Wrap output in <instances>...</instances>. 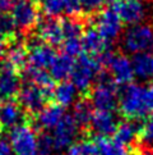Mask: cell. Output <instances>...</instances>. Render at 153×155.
Listing matches in <instances>:
<instances>
[{
    "instance_id": "3",
    "label": "cell",
    "mask_w": 153,
    "mask_h": 155,
    "mask_svg": "<svg viewBox=\"0 0 153 155\" xmlns=\"http://www.w3.org/2000/svg\"><path fill=\"white\" fill-rule=\"evenodd\" d=\"M98 63L101 67L108 69L114 82L120 85H129L134 78L133 63L125 54H110L105 53L98 57Z\"/></svg>"
},
{
    "instance_id": "13",
    "label": "cell",
    "mask_w": 153,
    "mask_h": 155,
    "mask_svg": "<svg viewBox=\"0 0 153 155\" xmlns=\"http://www.w3.org/2000/svg\"><path fill=\"white\" fill-rule=\"evenodd\" d=\"M112 9L123 23L129 26L139 25L147 14L145 7L138 0H116Z\"/></svg>"
},
{
    "instance_id": "9",
    "label": "cell",
    "mask_w": 153,
    "mask_h": 155,
    "mask_svg": "<svg viewBox=\"0 0 153 155\" xmlns=\"http://www.w3.org/2000/svg\"><path fill=\"white\" fill-rule=\"evenodd\" d=\"M30 115L27 114L17 101L0 103V130L10 132L23 123H30Z\"/></svg>"
},
{
    "instance_id": "19",
    "label": "cell",
    "mask_w": 153,
    "mask_h": 155,
    "mask_svg": "<svg viewBox=\"0 0 153 155\" xmlns=\"http://www.w3.org/2000/svg\"><path fill=\"white\" fill-rule=\"evenodd\" d=\"M82 45H83V50L87 51L88 55H100L107 53L108 42L97 32L96 28L87 30L83 36H82Z\"/></svg>"
},
{
    "instance_id": "12",
    "label": "cell",
    "mask_w": 153,
    "mask_h": 155,
    "mask_svg": "<svg viewBox=\"0 0 153 155\" xmlns=\"http://www.w3.org/2000/svg\"><path fill=\"white\" fill-rule=\"evenodd\" d=\"M79 134V126L76 124L73 115L65 114L64 118L59 122V124L54 128V145L55 150H63V149L70 147L73 141Z\"/></svg>"
},
{
    "instance_id": "20",
    "label": "cell",
    "mask_w": 153,
    "mask_h": 155,
    "mask_svg": "<svg viewBox=\"0 0 153 155\" xmlns=\"http://www.w3.org/2000/svg\"><path fill=\"white\" fill-rule=\"evenodd\" d=\"M42 9L50 17H56L60 14L73 15L80 13L76 0H42Z\"/></svg>"
},
{
    "instance_id": "31",
    "label": "cell",
    "mask_w": 153,
    "mask_h": 155,
    "mask_svg": "<svg viewBox=\"0 0 153 155\" xmlns=\"http://www.w3.org/2000/svg\"><path fill=\"white\" fill-rule=\"evenodd\" d=\"M37 147H38V153L41 155H50L55 150L52 136L48 135L47 132H41L37 136Z\"/></svg>"
},
{
    "instance_id": "14",
    "label": "cell",
    "mask_w": 153,
    "mask_h": 155,
    "mask_svg": "<svg viewBox=\"0 0 153 155\" xmlns=\"http://www.w3.org/2000/svg\"><path fill=\"white\" fill-rule=\"evenodd\" d=\"M12 18L17 27L28 30L38 22L40 14H38V10L32 2L20 0L12 9Z\"/></svg>"
},
{
    "instance_id": "39",
    "label": "cell",
    "mask_w": 153,
    "mask_h": 155,
    "mask_svg": "<svg viewBox=\"0 0 153 155\" xmlns=\"http://www.w3.org/2000/svg\"><path fill=\"white\" fill-rule=\"evenodd\" d=\"M138 2H140V0H138Z\"/></svg>"
},
{
    "instance_id": "8",
    "label": "cell",
    "mask_w": 153,
    "mask_h": 155,
    "mask_svg": "<svg viewBox=\"0 0 153 155\" xmlns=\"http://www.w3.org/2000/svg\"><path fill=\"white\" fill-rule=\"evenodd\" d=\"M20 87L19 72L9 62L0 63V103L17 100Z\"/></svg>"
},
{
    "instance_id": "29",
    "label": "cell",
    "mask_w": 153,
    "mask_h": 155,
    "mask_svg": "<svg viewBox=\"0 0 153 155\" xmlns=\"http://www.w3.org/2000/svg\"><path fill=\"white\" fill-rule=\"evenodd\" d=\"M139 141L142 143V146L145 149L153 147V113L149 115V118L144 122V124L140 127Z\"/></svg>"
},
{
    "instance_id": "28",
    "label": "cell",
    "mask_w": 153,
    "mask_h": 155,
    "mask_svg": "<svg viewBox=\"0 0 153 155\" xmlns=\"http://www.w3.org/2000/svg\"><path fill=\"white\" fill-rule=\"evenodd\" d=\"M67 155H98L95 141L82 140L68 147Z\"/></svg>"
},
{
    "instance_id": "24",
    "label": "cell",
    "mask_w": 153,
    "mask_h": 155,
    "mask_svg": "<svg viewBox=\"0 0 153 155\" xmlns=\"http://www.w3.org/2000/svg\"><path fill=\"white\" fill-rule=\"evenodd\" d=\"M93 113V107H92L88 99H80L74 105L73 118L75 119L76 124L79 126V128H82V127L84 128V127L89 126Z\"/></svg>"
},
{
    "instance_id": "17",
    "label": "cell",
    "mask_w": 153,
    "mask_h": 155,
    "mask_svg": "<svg viewBox=\"0 0 153 155\" xmlns=\"http://www.w3.org/2000/svg\"><path fill=\"white\" fill-rule=\"evenodd\" d=\"M28 63L30 65L35 68L40 69H46L50 68L52 64L54 59L56 57V53L54 51V49L50 45L43 44V41L36 44V45L28 46Z\"/></svg>"
},
{
    "instance_id": "36",
    "label": "cell",
    "mask_w": 153,
    "mask_h": 155,
    "mask_svg": "<svg viewBox=\"0 0 153 155\" xmlns=\"http://www.w3.org/2000/svg\"><path fill=\"white\" fill-rule=\"evenodd\" d=\"M4 53H5V45H4V42L0 40V59L4 57Z\"/></svg>"
},
{
    "instance_id": "2",
    "label": "cell",
    "mask_w": 153,
    "mask_h": 155,
    "mask_svg": "<svg viewBox=\"0 0 153 155\" xmlns=\"http://www.w3.org/2000/svg\"><path fill=\"white\" fill-rule=\"evenodd\" d=\"M101 65L98 60L88 54H82L74 63L72 72V84L79 92H87L92 87V84L100 73Z\"/></svg>"
},
{
    "instance_id": "5",
    "label": "cell",
    "mask_w": 153,
    "mask_h": 155,
    "mask_svg": "<svg viewBox=\"0 0 153 155\" xmlns=\"http://www.w3.org/2000/svg\"><path fill=\"white\" fill-rule=\"evenodd\" d=\"M89 101L96 110L112 112L119 104V94L114 81L107 76H103V78L92 88Z\"/></svg>"
},
{
    "instance_id": "22",
    "label": "cell",
    "mask_w": 153,
    "mask_h": 155,
    "mask_svg": "<svg viewBox=\"0 0 153 155\" xmlns=\"http://www.w3.org/2000/svg\"><path fill=\"white\" fill-rule=\"evenodd\" d=\"M139 131H140V127L134 120L126 119L124 122H120L117 124L114 140L124 146L130 145V143H133L139 137Z\"/></svg>"
},
{
    "instance_id": "37",
    "label": "cell",
    "mask_w": 153,
    "mask_h": 155,
    "mask_svg": "<svg viewBox=\"0 0 153 155\" xmlns=\"http://www.w3.org/2000/svg\"><path fill=\"white\" fill-rule=\"evenodd\" d=\"M105 2H110V3H112V2H114V3H115L116 0H105Z\"/></svg>"
},
{
    "instance_id": "10",
    "label": "cell",
    "mask_w": 153,
    "mask_h": 155,
    "mask_svg": "<svg viewBox=\"0 0 153 155\" xmlns=\"http://www.w3.org/2000/svg\"><path fill=\"white\" fill-rule=\"evenodd\" d=\"M123 25L121 19L112 8L102 10L96 18V30L108 44L115 41L121 35Z\"/></svg>"
},
{
    "instance_id": "25",
    "label": "cell",
    "mask_w": 153,
    "mask_h": 155,
    "mask_svg": "<svg viewBox=\"0 0 153 155\" xmlns=\"http://www.w3.org/2000/svg\"><path fill=\"white\" fill-rule=\"evenodd\" d=\"M98 155H129L126 147L108 137H97L95 140Z\"/></svg>"
},
{
    "instance_id": "16",
    "label": "cell",
    "mask_w": 153,
    "mask_h": 155,
    "mask_svg": "<svg viewBox=\"0 0 153 155\" xmlns=\"http://www.w3.org/2000/svg\"><path fill=\"white\" fill-rule=\"evenodd\" d=\"M38 31L41 40L47 42L50 46H60L64 42V34L60 21L54 17H48L38 21Z\"/></svg>"
},
{
    "instance_id": "11",
    "label": "cell",
    "mask_w": 153,
    "mask_h": 155,
    "mask_svg": "<svg viewBox=\"0 0 153 155\" xmlns=\"http://www.w3.org/2000/svg\"><path fill=\"white\" fill-rule=\"evenodd\" d=\"M65 115V108L60 105L51 103L46 105L45 108L35 117L30 118V124L33 127V130L45 132L47 130H54L59 124V122L64 118Z\"/></svg>"
},
{
    "instance_id": "30",
    "label": "cell",
    "mask_w": 153,
    "mask_h": 155,
    "mask_svg": "<svg viewBox=\"0 0 153 155\" xmlns=\"http://www.w3.org/2000/svg\"><path fill=\"white\" fill-rule=\"evenodd\" d=\"M15 23L12 18V15L7 13L0 14V40H8L12 37L15 32Z\"/></svg>"
},
{
    "instance_id": "33",
    "label": "cell",
    "mask_w": 153,
    "mask_h": 155,
    "mask_svg": "<svg viewBox=\"0 0 153 155\" xmlns=\"http://www.w3.org/2000/svg\"><path fill=\"white\" fill-rule=\"evenodd\" d=\"M76 3L79 5L80 12H83L86 14H92L98 12L102 8L105 0H76Z\"/></svg>"
},
{
    "instance_id": "41",
    "label": "cell",
    "mask_w": 153,
    "mask_h": 155,
    "mask_svg": "<svg viewBox=\"0 0 153 155\" xmlns=\"http://www.w3.org/2000/svg\"><path fill=\"white\" fill-rule=\"evenodd\" d=\"M19 2H20V0H19Z\"/></svg>"
},
{
    "instance_id": "34",
    "label": "cell",
    "mask_w": 153,
    "mask_h": 155,
    "mask_svg": "<svg viewBox=\"0 0 153 155\" xmlns=\"http://www.w3.org/2000/svg\"><path fill=\"white\" fill-rule=\"evenodd\" d=\"M0 155H12V147L8 141L4 138H0Z\"/></svg>"
},
{
    "instance_id": "26",
    "label": "cell",
    "mask_w": 153,
    "mask_h": 155,
    "mask_svg": "<svg viewBox=\"0 0 153 155\" xmlns=\"http://www.w3.org/2000/svg\"><path fill=\"white\" fill-rule=\"evenodd\" d=\"M8 62L17 71L26 67V63L28 62V50L23 44L13 42L8 48Z\"/></svg>"
},
{
    "instance_id": "21",
    "label": "cell",
    "mask_w": 153,
    "mask_h": 155,
    "mask_svg": "<svg viewBox=\"0 0 153 155\" xmlns=\"http://www.w3.org/2000/svg\"><path fill=\"white\" fill-rule=\"evenodd\" d=\"M134 77L142 81L153 80V53H140L134 55L132 60Z\"/></svg>"
},
{
    "instance_id": "18",
    "label": "cell",
    "mask_w": 153,
    "mask_h": 155,
    "mask_svg": "<svg viewBox=\"0 0 153 155\" xmlns=\"http://www.w3.org/2000/svg\"><path fill=\"white\" fill-rule=\"evenodd\" d=\"M74 63L75 60L69 57L68 54H56L55 59H54L52 64L50 65V71H48V73H50L51 78L54 81H67V78H69L70 76H72V72H73V68H74Z\"/></svg>"
},
{
    "instance_id": "27",
    "label": "cell",
    "mask_w": 153,
    "mask_h": 155,
    "mask_svg": "<svg viewBox=\"0 0 153 155\" xmlns=\"http://www.w3.org/2000/svg\"><path fill=\"white\" fill-rule=\"evenodd\" d=\"M64 34V41L69 38H82L83 36V25L78 19L74 18H65L60 21Z\"/></svg>"
},
{
    "instance_id": "40",
    "label": "cell",
    "mask_w": 153,
    "mask_h": 155,
    "mask_svg": "<svg viewBox=\"0 0 153 155\" xmlns=\"http://www.w3.org/2000/svg\"><path fill=\"white\" fill-rule=\"evenodd\" d=\"M32 2H33V0H32Z\"/></svg>"
},
{
    "instance_id": "32",
    "label": "cell",
    "mask_w": 153,
    "mask_h": 155,
    "mask_svg": "<svg viewBox=\"0 0 153 155\" xmlns=\"http://www.w3.org/2000/svg\"><path fill=\"white\" fill-rule=\"evenodd\" d=\"M64 53L68 54L69 57H79L83 51V45H82V38H69L63 42Z\"/></svg>"
},
{
    "instance_id": "4",
    "label": "cell",
    "mask_w": 153,
    "mask_h": 155,
    "mask_svg": "<svg viewBox=\"0 0 153 155\" xmlns=\"http://www.w3.org/2000/svg\"><path fill=\"white\" fill-rule=\"evenodd\" d=\"M123 46L130 54H140L152 50L153 48V27L149 25L130 26L123 36Z\"/></svg>"
},
{
    "instance_id": "35",
    "label": "cell",
    "mask_w": 153,
    "mask_h": 155,
    "mask_svg": "<svg viewBox=\"0 0 153 155\" xmlns=\"http://www.w3.org/2000/svg\"><path fill=\"white\" fill-rule=\"evenodd\" d=\"M10 3H12V0H0V14L9 10Z\"/></svg>"
},
{
    "instance_id": "1",
    "label": "cell",
    "mask_w": 153,
    "mask_h": 155,
    "mask_svg": "<svg viewBox=\"0 0 153 155\" xmlns=\"http://www.w3.org/2000/svg\"><path fill=\"white\" fill-rule=\"evenodd\" d=\"M120 112L126 119L138 120L153 113V85H125L119 95Z\"/></svg>"
},
{
    "instance_id": "15",
    "label": "cell",
    "mask_w": 153,
    "mask_h": 155,
    "mask_svg": "<svg viewBox=\"0 0 153 155\" xmlns=\"http://www.w3.org/2000/svg\"><path fill=\"white\" fill-rule=\"evenodd\" d=\"M117 118L112 112L107 110H96L92 115L89 127L98 137H108L115 135V131L117 128Z\"/></svg>"
},
{
    "instance_id": "38",
    "label": "cell",
    "mask_w": 153,
    "mask_h": 155,
    "mask_svg": "<svg viewBox=\"0 0 153 155\" xmlns=\"http://www.w3.org/2000/svg\"><path fill=\"white\" fill-rule=\"evenodd\" d=\"M0 134H2V130H0Z\"/></svg>"
},
{
    "instance_id": "6",
    "label": "cell",
    "mask_w": 153,
    "mask_h": 155,
    "mask_svg": "<svg viewBox=\"0 0 153 155\" xmlns=\"http://www.w3.org/2000/svg\"><path fill=\"white\" fill-rule=\"evenodd\" d=\"M10 147L15 155H37V135L30 123H23L9 132Z\"/></svg>"
},
{
    "instance_id": "23",
    "label": "cell",
    "mask_w": 153,
    "mask_h": 155,
    "mask_svg": "<svg viewBox=\"0 0 153 155\" xmlns=\"http://www.w3.org/2000/svg\"><path fill=\"white\" fill-rule=\"evenodd\" d=\"M76 88L72 82L68 81H63L60 82L58 86H55L52 92V100L55 104L60 105V107H69L72 105L76 97Z\"/></svg>"
},
{
    "instance_id": "7",
    "label": "cell",
    "mask_w": 153,
    "mask_h": 155,
    "mask_svg": "<svg viewBox=\"0 0 153 155\" xmlns=\"http://www.w3.org/2000/svg\"><path fill=\"white\" fill-rule=\"evenodd\" d=\"M17 100L20 108L30 117H35L46 107V103L50 101V97L41 87L31 84V82H26L20 87Z\"/></svg>"
}]
</instances>
